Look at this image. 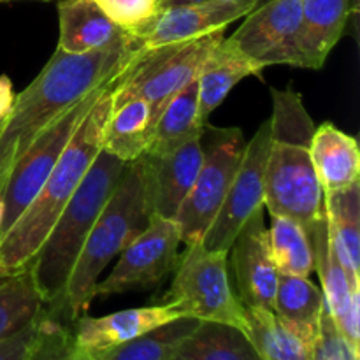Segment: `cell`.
<instances>
[{
	"mask_svg": "<svg viewBox=\"0 0 360 360\" xmlns=\"http://www.w3.org/2000/svg\"><path fill=\"white\" fill-rule=\"evenodd\" d=\"M139 48L136 37L83 55L56 48L37 77L16 94L0 127V195L11 167L32 141L62 112L115 79Z\"/></svg>",
	"mask_w": 360,
	"mask_h": 360,
	"instance_id": "cell-1",
	"label": "cell"
},
{
	"mask_svg": "<svg viewBox=\"0 0 360 360\" xmlns=\"http://www.w3.org/2000/svg\"><path fill=\"white\" fill-rule=\"evenodd\" d=\"M116 77L94 102L35 199L14 221L13 227L0 238V276L20 273L30 267L53 224L102 150L105 123L112 108V88Z\"/></svg>",
	"mask_w": 360,
	"mask_h": 360,
	"instance_id": "cell-2",
	"label": "cell"
},
{
	"mask_svg": "<svg viewBox=\"0 0 360 360\" xmlns=\"http://www.w3.org/2000/svg\"><path fill=\"white\" fill-rule=\"evenodd\" d=\"M273 115L266 164L264 207L311 229L326 217V195L311 160L315 122L292 86L271 90Z\"/></svg>",
	"mask_w": 360,
	"mask_h": 360,
	"instance_id": "cell-3",
	"label": "cell"
},
{
	"mask_svg": "<svg viewBox=\"0 0 360 360\" xmlns=\"http://www.w3.org/2000/svg\"><path fill=\"white\" fill-rule=\"evenodd\" d=\"M151 217L153 207L139 158L127 164L115 192L98 214L74 264L62 297L63 315L70 322L86 315L95 299V283L112 259L148 227Z\"/></svg>",
	"mask_w": 360,
	"mask_h": 360,
	"instance_id": "cell-4",
	"label": "cell"
},
{
	"mask_svg": "<svg viewBox=\"0 0 360 360\" xmlns=\"http://www.w3.org/2000/svg\"><path fill=\"white\" fill-rule=\"evenodd\" d=\"M125 167V162L115 155L105 150L98 151L28 267L42 297L62 316H65L62 306L63 290L74 264Z\"/></svg>",
	"mask_w": 360,
	"mask_h": 360,
	"instance_id": "cell-5",
	"label": "cell"
},
{
	"mask_svg": "<svg viewBox=\"0 0 360 360\" xmlns=\"http://www.w3.org/2000/svg\"><path fill=\"white\" fill-rule=\"evenodd\" d=\"M224 30L172 42L158 48H139L112 88V101L141 97L151 105L155 122L162 109L178 91L197 79L204 60L224 39Z\"/></svg>",
	"mask_w": 360,
	"mask_h": 360,
	"instance_id": "cell-6",
	"label": "cell"
},
{
	"mask_svg": "<svg viewBox=\"0 0 360 360\" xmlns=\"http://www.w3.org/2000/svg\"><path fill=\"white\" fill-rule=\"evenodd\" d=\"M165 301L178 302L183 311L200 322H220L246 330V308L231 283L229 253L186 245L179 253Z\"/></svg>",
	"mask_w": 360,
	"mask_h": 360,
	"instance_id": "cell-7",
	"label": "cell"
},
{
	"mask_svg": "<svg viewBox=\"0 0 360 360\" xmlns=\"http://www.w3.org/2000/svg\"><path fill=\"white\" fill-rule=\"evenodd\" d=\"M204 160L192 190L179 207L174 221L183 245L202 241L224 204L245 155L246 139L239 129H202Z\"/></svg>",
	"mask_w": 360,
	"mask_h": 360,
	"instance_id": "cell-8",
	"label": "cell"
},
{
	"mask_svg": "<svg viewBox=\"0 0 360 360\" xmlns=\"http://www.w3.org/2000/svg\"><path fill=\"white\" fill-rule=\"evenodd\" d=\"M111 81L102 84L101 88L91 91L83 101L67 109L65 112H62L55 122L49 123L32 141V144L25 150V153L14 162L2 190L4 220L2 227H0V238L13 227L14 221L27 210L28 204L35 199L41 186L44 185L48 176L51 174L62 151L69 144L70 137L74 136L76 129L81 125V122L88 115L98 95L102 94V90Z\"/></svg>",
	"mask_w": 360,
	"mask_h": 360,
	"instance_id": "cell-9",
	"label": "cell"
},
{
	"mask_svg": "<svg viewBox=\"0 0 360 360\" xmlns=\"http://www.w3.org/2000/svg\"><path fill=\"white\" fill-rule=\"evenodd\" d=\"M181 236L174 220L153 214L148 227L118 255L108 278L98 280L94 297L127 294L153 287L174 271Z\"/></svg>",
	"mask_w": 360,
	"mask_h": 360,
	"instance_id": "cell-10",
	"label": "cell"
},
{
	"mask_svg": "<svg viewBox=\"0 0 360 360\" xmlns=\"http://www.w3.org/2000/svg\"><path fill=\"white\" fill-rule=\"evenodd\" d=\"M271 129L269 120L259 127L253 137L246 141L241 165L234 176L231 188L225 195L220 211L204 234L200 245L214 252L231 250L236 236L243 225L259 210H264L266 193V164L269 153Z\"/></svg>",
	"mask_w": 360,
	"mask_h": 360,
	"instance_id": "cell-11",
	"label": "cell"
},
{
	"mask_svg": "<svg viewBox=\"0 0 360 360\" xmlns=\"http://www.w3.org/2000/svg\"><path fill=\"white\" fill-rule=\"evenodd\" d=\"M299 34L301 0H262L227 39L262 70L271 65L301 69Z\"/></svg>",
	"mask_w": 360,
	"mask_h": 360,
	"instance_id": "cell-12",
	"label": "cell"
},
{
	"mask_svg": "<svg viewBox=\"0 0 360 360\" xmlns=\"http://www.w3.org/2000/svg\"><path fill=\"white\" fill-rule=\"evenodd\" d=\"M229 267L234 273L236 294L246 309H273L280 271L271 257L264 210H259L236 236Z\"/></svg>",
	"mask_w": 360,
	"mask_h": 360,
	"instance_id": "cell-13",
	"label": "cell"
},
{
	"mask_svg": "<svg viewBox=\"0 0 360 360\" xmlns=\"http://www.w3.org/2000/svg\"><path fill=\"white\" fill-rule=\"evenodd\" d=\"M181 316L188 315L174 301L122 309L104 316L83 315L74 320L72 345L81 354L97 355Z\"/></svg>",
	"mask_w": 360,
	"mask_h": 360,
	"instance_id": "cell-14",
	"label": "cell"
},
{
	"mask_svg": "<svg viewBox=\"0 0 360 360\" xmlns=\"http://www.w3.org/2000/svg\"><path fill=\"white\" fill-rule=\"evenodd\" d=\"M202 160L204 150L200 137H195L167 153H146L141 157L153 214L174 220L192 190Z\"/></svg>",
	"mask_w": 360,
	"mask_h": 360,
	"instance_id": "cell-15",
	"label": "cell"
},
{
	"mask_svg": "<svg viewBox=\"0 0 360 360\" xmlns=\"http://www.w3.org/2000/svg\"><path fill=\"white\" fill-rule=\"evenodd\" d=\"M253 4H181L164 7L136 39L141 48H158L179 41L202 37L213 32L225 30L231 23L245 18L255 9Z\"/></svg>",
	"mask_w": 360,
	"mask_h": 360,
	"instance_id": "cell-16",
	"label": "cell"
},
{
	"mask_svg": "<svg viewBox=\"0 0 360 360\" xmlns=\"http://www.w3.org/2000/svg\"><path fill=\"white\" fill-rule=\"evenodd\" d=\"M315 271L320 278L323 301L340 333L348 343L360 350V290L352 287L343 266L340 264L327 229V218L309 229Z\"/></svg>",
	"mask_w": 360,
	"mask_h": 360,
	"instance_id": "cell-17",
	"label": "cell"
},
{
	"mask_svg": "<svg viewBox=\"0 0 360 360\" xmlns=\"http://www.w3.org/2000/svg\"><path fill=\"white\" fill-rule=\"evenodd\" d=\"M58 49L70 55L97 51L134 39L123 30L94 0H60Z\"/></svg>",
	"mask_w": 360,
	"mask_h": 360,
	"instance_id": "cell-18",
	"label": "cell"
},
{
	"mask_svg": "<svg viewBox=\"0 0 360 360\" xmlns=\"http://www.w3.org/2000/svg\"><path fill=\"white\" fill-rule=\"evenodd\" d=\"M350 13L352 0H301V69H322L340 42Z\"/></svg>",
	"mask_w": 360,
	"mask_h": 360,
	"instance_id": "cell-19",
	"label": "cell"
},
{
	"mask_svg": "<svg viewBox=\"0 0 360 360\" xmlns=\"http://www.w3.org/2000/svg\"><path fill=\"white\" fill-rule=\"evenodd\" d=\"M311 160L323 193L350 188L360 183V151L355 137L326 122L315 127Z\"/></svg>",
	"mask_w": 360,
	"mask_h": 360,
	"instance_id": "cell-20",
	"label": "cell"
},
{
	"mask_svg": "<svg viewBox=\"0 0 360 360\" xmlns=\"http://www.w3.org/2000/svg\"><path fill=\"white\" fill-rule=\"evenodd\" d=\"M155 116L151 105L141 97L112 101L104 130L102 150L125 164L139 160L150 151Z\"/></svg>",
	"mask_w": 360,
	"mask_h": 360,
	"instance_id": "cell-21",
	"label": "cell"
},
{
	"mask_svg": "<svg viewBox=\"0 0 360 360\" xmlns=\"http://www.w3.org/2000/svg\"><path fill=\"white\" fill-rule=\"evenodd\" d=\"M260 72L262 69L243 55L227 37L221 39L211 49L197 74L200 116L207 122L211 112L227 98L236 84L245 77L259 76Z\"/></svg>",
	"mask_w": 360,
	"mask_h": 360,
	"instance_id": "cell-22",
	"label": "cell"
},
{
	"mask_svg": "<svg viewBox=\"0 0 360 360\" xmlns=\"http://www.w3.org/2000/svg\"><path fill=\"white\" fill-rule=\"evenodd\" d=\"M323 195L333 248L352 287L360 290V183Z\"/></svg>",
	"mask_w": 360,
	"mask_h": 360,
	"instance_id": "cell-23",
	"label": "cell"
},
{
	"mask_svg": "<svg viewBox=\"0 0 360 360\" xmlns=\"http://www.w3.org/2000/svg\"><path fill=\"white\" fill-rule=\"evenodd\" d=\"M246 323L262 360H316V338L288 326L273 309H246Z\"/></svg>",
	"mask_w": 360,
	"mask_h": 360,
	"instance_id": "cell-24",
	"label": "cell"
},
{
	"mask_svg": "<svg viewBox=\"0 0 360 360\" xmlns=\"http://www.w3.org/2000/svg\"><path fill=\"white\" fill-rule=\"evenodd\" d=\"M171 360H262L245 329L220 322H199Z\"/></svg>",
	"mask_w": 360,
	"mask_h": 360,
	"instance_id": "cell-25",
	"label": "cell"
},
{
	"mask_svg": "<svg viewBox=\"0 0 360 360\" xmlns=\"http://www.w3.org/2000/svg\"><path fill=\"white\" fill-rule=\"evenodd\" d=\"M206 120L200 116L197 79L186 84L165 104L153 129V139L148 153L160 155L200 137Z\"/></svg>",
	"mask_w": 360,
	"mask_h": 360,
	"instance_id": "cell-26",
	"label": "cell"
},
{
	"mask_svg": "<svg viewBox=\"0 0 360 360\" xmlns=\"http://www.w3.org/2000/svg\"><path fill=\"white\" fill-rule=\"evenodd\" d=\"M49 309L30 269L0 276V341L23 330Z\"/></svg>",
	"mask_w": 360,
	"mask_h": 360,
	"instance_id": "cell-27",
	"label": "cell"
},
{
	"mask_svg": "<svg viewBox=\"0 0 360 360\" xmlns=\"http://www.w3.org/2000/svg\"><path fill=\"white\" fill-rule=\"evenodd\" d=\"M323 304L322 288L313 283L309 276L280 274L273 311L288 326L316 338Z\"/></svg>",
	"mask_w": 360,
	"mask_h": 360,
	"instance_id": "cell-28",
	"label": "cell"
},
{
	"mask_svg": "<svg viewBox=\"0 0 360 360\" xmlns=\"http://www.w3.org/2000/svg\"><path fill=\"white\" fill-rule=\"evenodd\" d=\"M271 257L280 274L311 276L315 273V253L311 238L304 225L290 217L271 214L267 229Z\"/></svg>",
	"mask_w": 360,
	"mask_h": 360,
	"instance_id": "cell-29",
	"label": "cell"
},
{
	"mask_svg": "<svg viewBox=\"0 0 360 360\" xmlns=\"http://www.w3.org/2000/svg\"><path fill=\"white\" fill-rule=\"evenodd\" d=\"M200 320L181 316L127 343L94 355L97 360H171L179 345L193 333Z\"/></svg>",
	"mask_w": 360,
	"mask_h": 360,
	"instance_id": "cell-30",
	"label": "cell"
},
{
	"mask_svg": "<svg viewBox=\"0 0 360 360\" xmlns=\"http://www.w3.org/2000/svg\"><path fill=\"white\" fill-rule=\"evenodd\" d=\"M60 313L49 309L14 336L0 341V360H42L56 345L70 336L60 320Z\"/></svg>",
	"mask_w": 360,
	"mask_h": 360,
	"instance_id": "cell-31",
	"label": "cell"
},
{
	"mask_svg": "<svg viewBox=\"0 0 360 360\" xmlns=\"http://www.w3.org/2000/svg\"><path fill=\"white\" fill-rule=\"evenodd\" d=\"M108 18L136 37L164 9V0H94Z\"/></svg>",
	"mask_w": 360,
	"mask_h": 360,
	"instance_id": "cell-32",
	"label": "cell"
},
{
	"mask_svg": "<svg viewBox=\"0 0 360 360\" xmlns=\"http://www.w3.org/2000/svg\"><path fill=\"white\" fill-rule=\"evenodd\" d=\"M360 350L352 347L340 333L329 309L323 304L319 323V336L315 343L316 360H359Z\"/></svg>",
	"mask_w": 360,
	"mask_h": 360,
	"instance_id": "cell-33",
	"label": "cell"
},
{
	"mask_svg": "<svg viewBox=\"0 0 360 360\" xmlns=\"http://www.w3.org/2000/svg\"><path fill=\"white\" fill-rule=\"evenodd\" d=\"M42 360H97L94 355H86V354H81L74 348L72 345V333L67 340H63L62 343L56 345L48 355H46Z\"/></svg>",
	"mask_w": 360,
	"mask_h": 360,
	"instance_id": "cell-34",
	"label": "cell"
},
{
	"mask_svg": "<svg viewBox=\"0 0 360 360\" xmlns=\"http://www.w3.org/2000/svg\"><path fill=\"white\" fill-rule=\"evenodd\" d=\"M14 88L13 81L9 79V76L2 74L0 76V120H6V116L9 115L11 108L14 104Z\"/></svg>",
	"mask_w": 360,
	"mask_h": 360,
	"instance_id": "cell-35",
	"label": "cell"
},
{
	"mask_svg": "<svg viewBox=\"0 0 360 360\" xmlns=\"http://www.w3.org/2000/svg\"><path fill=\"white\" fill-rule=\"evenodd\" d=\"M206 2H217V4H253L259 6L262 0H165L164 7L171 6H181V4H206Z\"/></svg>",
	"mask_w": 360,
	"mask_h": 360,
	"instance_id": "cell-36",
	"label": "cell"
},
{
	"mask_svg": "<svg viewBox=\"0 0 360 360\" xmlns=\"http://www.w3.org/2000/svg\"><path fill=\"white\" fill-rule=\"evenodd\" d=\"M2 220H4V200H2V195H0V227H2Z\"/></svg>",
	"mask_w": 360,
	"mask_h": 360,
	"instance_id": "cell-37",
	"label": "cell"
},
{
	"mask_svg": "<svg viewBox=\"0 0 360 360\" xmlns=\"http://www.w3.org/2000/svg\"><path fill=\"white\" fill-rule=\"evenodd\" d=\"M2 2H13V0H0V4ZM42 2H51V0H42Z\"/></svg>",
	"mask_w": 360,
	"mask_h": 360,
	"instance_id": "cell-38",
	"label": "cell"
},
{
	"mask_svg": "<svg viewBox=\"0 0 360 360\" xmlns=\"http://www.w3.org/2000/svg\"><path fill=\"white\" fill-rule=\"evenodd\" d=\"M2 123H4V120H0V127H2Z\"/></svg>",
	"mask_w": 360,
	"mask_h": 360,
	"instance_id": "cell-39",
	"label": "cell"
},
{
	"mask_svg": "<svg viewBox=\"0 0 360 360\" xmlns=\"http://www.w3.org/2000/svg\"><path fill=\"white\" fill-rule=\"evenodd\" d=\"M164 2H165V0H164Z\"/></svg>",
	"mask_w": 360,
	"mask_h": 360,
	"instance_id": "cell-40",
	"label": "cell"
}]
</instances>
